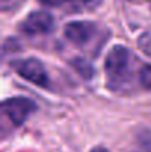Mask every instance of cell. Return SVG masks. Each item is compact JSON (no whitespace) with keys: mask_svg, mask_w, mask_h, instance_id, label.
<instances>
[{"mask_svg":"<svg viewBox=\"0 0 151 152\" xmlns=\"http://www.w3.org/2000/svg\"><path fill=\"white\" fill-rule=\"evenodd\" d=\"M139 80H141V84L151 90V65H144L141 72H139Z\"/></svg>","mask_w":151,"mask_h":152,"instance_id":"9c48e42d","label":"cell"},{"mask_svg":"<svg viewBox=\"0 0 151 152\" xmlns=\"http://www.w3.org/2000/svg\"><path fill=\"white\" fill-rule=\"evenodd\" d=\"M21 30L28 36L48 34L53 30V16L46 10L31 12L22 22Z\"/></svg>","mask_w":151,"mask_h":152,"instance_id":"277c9868","label":"cell"},{"mask_svg":"<svg viewBox=\"0 0 151 152\" xmlns=\"http://www.w3.org/2000/svg\"><path fill=\"white\" fill-rule=\"evenodd\" d=\"M79 10H94L102 3V0H73Z\"/></svg>","mask_w":151,"mask_h":152,"instance_id":"52a82bcc","label":"cell"},{"mask_svg":"<svg viewBox=\"0 0 151 152\" xmlns=\"http://www.w3.org/2000/svg\"><path fill=\"white\" fill-rule=\"evenodd\" d=\"M96 31V25L94 22L89 21H74L65 25L64 28V36L67 37V40H70L71 43L77 45V46H83L86 43H89Z\"/></svg>","mask_w":151,"mask_h":152,"instance_id":"5b68a950","label":"cell"},{"mask_svg":"<svg viewBox=\"0 0 151 152\" xmlns=\"http://www.w3.org/2000/svg\"><path fill=\"white\" fill-rule=\"evenodd\" d=\"M73 66L76 68V71H77L83 78H86V80L92 78V75H94V68H92V65H91L88 61H85V59H76V61H73Z\"/></svg>","mask_w":151,"mask_h":152,"instance_id":"8992f818","label":"cell"},{"mask_svg":"<svg viewBox=\"0 0 151 152\" xmlns=\"http://www.w3.org/2000/svg\"><path fill=\"white\" fill-rule=\"evenodd\" d=\"M37 109L36 103L31 99L27 98H10L1 103V111L3 114L10 120V123H13V126H21L24 124L28 117Z\"/></svg>","mask_w":151,"mask_h":152,"instance_id":"6da1fadb","label":"cell"},{"mask_svg":"<svg viewBox=\"0 0 151 152\" xmlns=\"http://www.w3.org/2000/svg\"><path fill=\"white\" fill-rule=\"evenodd\" d=\"M13 68L16 69V72L25 78L27 81L39 86V87H48L50 83L48 71L45 69V65L34 58L30 59H24V61H18L13 64Z\"/></svg>","mask_w":151,"mask_h":152,"instance_id":"7a4b0ae2","label":"cell"},{"mask_svg":"<svg viewBox=\"0 0 151 152\" xmlns=\"http://www.w3.org/2000/svg\"><path fill=\"white\" fill-rule=\"evenodd\" d=\"M138 46L147 56L151 58V34L150 33H145V34H142L138 39Z\"/></svg>","mask_w":151,"mask_h":152,"instance_id":"ba28073f","label":"cell"},{"mask_svg":"<svg viewBox=\"0 0 151 152\" xmlns=\"http://www.w3.org/2000/svg\"><path fill=\"white\" fill-rule=\"evenodd\" d=\"M91 152H110L108 149H105V148H101V146H96V148H94Z\"/></svg>","mask_w":151,"mask_h":152,"instance_id":"8fae6325","label":"cell"},{"mask_svg":"<svg viewBox=\"0 0 151 152\" xmlns=\"http://www.w3.org/2000/svg\"><path fill=\"white\" fill-rule=\"evenodd\" d=\"M42 4H45V6H52V7H55V6H61V4H64L67 0H39Z\"/></svg>","mask_w":151,"mask_h":152,"instance_id":"30bf717a","label":"cell"},{"mask_svg":"<svg viewBox=\"0 0 151 152\" xmlns=\"http://www.w3.org/2000/svg\"><path fill=\"white\" fill-rule=\"evenodd\" d=\"M129 61H130V53L129 50L117 45L108 52L107 59H105V72L108 74L110 80H120L124 77L129 68Z\"/></svg>","mask_w":151,"mask_h":152,"instance_id":"3957f363","label":"cell"}]
</instances>
